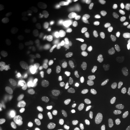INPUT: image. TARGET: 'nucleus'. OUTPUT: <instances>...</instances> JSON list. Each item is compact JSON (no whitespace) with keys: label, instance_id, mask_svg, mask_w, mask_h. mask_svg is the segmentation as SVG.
<instances>
[{"label":"nucleus","instance_id":"11","mask_svg":"<svg viewBox=\"0 0 130 130\" xmlns=\"http://www.w3.org/2000/svg\"><path fill=\"white\" fill-rule=\"evenodd\" d=\"M38 96L41 99H44L48 96V91L44 86H40L38 89Z\"/></svg>","mask_w":130,"mask_h":130},{"label":"nucleus","instance_id":"39","mask_svg":"<svg viewBox=\"0 0 130 130\" xmlns=\"http://www.w3.org/2000/svg\"><path fill=\"white\" fill-rule=\"evenodd\" d=\"M121 14V12L120 10L115 9L112 11L111 14L114 17H117L119 15Z\"/></svg>","mask_w":130,"mask_h":130},{"label":"nucleus","instance_id":"7","mask_svg":"<svg viewBox=\"0 0 130 130\" xmlns=\"http://www.w3.org/2000/svg\"><path fill=\"white\" fill-rule=\"evenodd\" d=\"M1 107L4 111L8 114L13 113L15 110V106L13 103L9 101H5L1 105Z\"/></svg>","mask_w":130,"mask_h":130},{"label":"nucleus","instance_id":"18","mask_svg":"<svg viewBox=\"0 0 130 130\" xmlns=\"http://www.w3.org/2000/svg\"><path fill=\"white\" fill-rule=\"evenodd\" d=\"M44 40L47 42H53L55 41L57 37L55 34L51 33H46L43 36Z\"/></svg>","mask_w":130,"mask_h":130},{"label":"nucleus","instance_id":"24","mask_svg":"<svg viewBox=\"0 0 130 130\" xmlns=\"http://www.w3.org/2000/svg\"><path fill=\"white\" fill-rule=\"evenodd\" d=\"M107 122L105 120H101L99 121L98 126H97V129L98 130H104L107 127Z\"/></svg>","mask_w":130,"mask_h":130},{"label":"nucleus","instance_id":"4","mask_svg":"<svg viewBox=\"0 0 130 130\" xmlns=\"http://www.w3.org/2000/svg\"><path fill=\"white\" fill-rule=\"evenodd\" d=\"M119 72L121 74L123 75L127 74L130 72V63L124 59L121 60L118 65Z\"/></svg>","mask_w":130,"mask_h":130},{"label":"nucleus","instance_id":"8","mask_svg":"<svg viewBox=\"0 0 130 130\" xmlns=\"http://www.w3.org/2000/svg\"><path fill=\"white\" fill-rule=\"evenodd\" d=\"M93 76L95 81L99 83H102L106 79V74L105 71L99 70L95 71L93 73Z\"/></svg>","mask_w":130,"mask_h":130},{"label":"nucleus","instance_id":"27","mask_svg":"<svg viewBox=\"0 0 130 130\" xmlns=\"http://www.w3.org/2000/svg\"><path fill=\"white\" fill-rule=\"evenodd\" d=\"M130 88V85L127 81H125L121 86V89L122 92H126Z\"/></svg>","mask_w":130,"mask_h":130},{"label":"nucleus","instance_id":"5","mask_svg":"<svg viewBox=\"0 0 130 130\" xmlns=\"http://www.w3.org/2000/svg\"><path fill=\"white\" fill-rule=\"evenodd\" d=\"M19 38L15 35H10L6 36L4 40L5 44L8 46L13 47L18 44Z\"/></svg>","mask_w":130,"mask_h":130},{"label":"nucleus","instance_id":"22","mask_svg":"<svg viewBox=\"0 0 130 130\" xmlns=\"http://www.w3.org/2000/svg\"><path fill=\"white\" fill-rule=\"evenodd\" d=\"M54 24L52 23H48L44 25L43 29L44 32L47 33H50L52 32L54 29Z\"/></svg>","mask_w":130,"mask_h":130},{"label":"nucleus","instance_id":"35","mask_svg":"<svg viewBox=\"0 0 130 130\" xmlns=\"http://www.w3.org/2000/svg\"><path fill=\"white\" fill-rule=\"evenodd\" d=\"M11 125L6 123H1L0 125V130H11Z\"/></svg>","mask_w":130,"mask_h":130},{"label":"nucleus","instance_id":"46","mask_svg":"<svg viewBox=\"0 0 130 130\" xmlns=\"http://www.w3.org/2000/svg\"><path fill=\"white\" fill-rule=\"evenodd\" d=\"M85 130H95V129H94V128H93V127H90V126H87L86 128V129H85Z\"/></svg>","mask_w":130,"mask_h":130},{"label":"nucleus","instance_id":"3","mask_svg":"<svg viewBox=\"0 0 130 130\" xmlns=\"http://www.w3.org/2000/svg\"><path fill=\"white\" fill-rule=\"evenodd\" d=\"M85 30L88 32L89 34L91 36H94L98 31V28L96 24L92 21H88L84 25Z\"/></svg>","mask_w":130,"mask_h":130},{"label":"nucleus","instance_id":"41","mask_svg":"<svg viewBox=\"0 0 130 130\" xmlns=\"http://www.w3.org/2000/svg\"><path fill=\"white\" fill-rule=\"evenodd\" d=\"M65 100L67 102L70 103L72 101V98L70 93H66L65 95Z\"/></svg>","mask_w":130,"mask_h":130},{"label":"nucleus","instance_id":"45","mask_svg":"<svg viewBox=\"0 0 130 130\" xmlns=\"http://www.w3.org/2000/svg\"><path fill=\"white\" fill-rule=\"evenodd\" d=\"M124 130H130V123H128L124 128Z\"/></svg>","mask_w":130,"mask_h":130},{"label":"nucleus","instance_id":"21","mask_svg":"<svg viewBox=\"0 0 130 130\" xmlns=\"http://www.w3.org/2000/svg\"><path fill=\"white\" fill-rule=\"evenodd\" d=\"M109 70L110 73L113 75H117L119 73V72H120L118 66L116 64H112L110 66Z\"/></svg>","mask_w":130,"mask_h":130},{"label":"nucleus","instance_id":"29","mask_svg":"<svg viewBox=\"0 0 130 130\" xmlns=\"http://www.w3.org/2000/svg\"><path fill=\"white\" fill-rule=\"evenodd\" d=\"M58 111L60 114H61L63 115H64V116L67 117L72 116L71 113L68 109H60Z\"/></svg>","mask_w":130,"mask_h":130},{"label":"nucleus","instance_id":"49","mask_svg":"<svg viewBox=\"0 0 130 130\" xmlns=\"http://www.w3.org/2000/svg\"><path fill=\"white\" fill-rule=\"evenodd\" d=\"M128 93H129V94H130V88H129V90L128 91Z\"/></svg>","mask_w":130,"mask_h":130},{"label":"nucleus","instance_id":"13","mask_svg":"<svg viewBox=\"0 0 130 130\" xmlns=\"http://www.w3.org/2000/svg\"><path fill=\"white\" fill-rule=\"evenodd\" d=\"M101 93V90L98 88H93L88 93L87 96L91 99H95L100 96Z\"/></svg>","mask_w":130,"mask_h":130},{"label":"nucleus","instance_id":"28","mask_svg":"<svg viewBox=\"0 0 130 130\" xmlns=\"http://www.w3.org/2000/svg\"><path fill=\"white\" fill-rule=\"evenodd\" d=\"M65 42L68 45H71L74 42V39L72 36L70 34H68L65 37Z\"/></svg>","mask_w":130,"mask_h":130},{"label":"nucleus","instance_id":"34","mask_svg":"<svg viewBox=\"0 0 130 130\" xmlns=\"http://www.w3.org/2000/svg\"><path fill=\"white\" fill-rule=\"evenodd\" d=\"M50 89L52 91L55 92V91H57L59 90L60 89V86L58 84H52L50 86Z\"/></svg>","mask_w":130,"mask_h":130},{"label":"nucleus","instance_id":"50","mask_svg":"<svg viewBox=\"0 0 130 130\" xmlns=\"http://www.w3.org/2000/svg\"><path fill=\"white\" fill-rule=\"evenodd\" d=\"M129 80H130V78H129Z\"/></svg>","mask_w":130,"mask_h":130},{"label":"nucleus","instance_id":"37","mask_svg":"<svg viewBox=\"0 0 130 130\" xmlns=\"http://www.w3.org/2000/svg\"><path fill=\"white\" fill-rule=\"evenodd\" d=\"M96 120L94 118L90 119V120H89L88 121V126H90L93 128H94L95 126L96 125Z\"/></svg>","mask_w":130,"mask_h":130},{"label":"nucleus","instance_id":"30","mask_svg":"<svg viewBox=\"0 0 130 130\" xmlns=\"http://www.w3.org/2000/svg\"><path fill=\"white\" fill-rule=\"evenodd\" d=\"M72 114L76 116H80L82 115V112L79 108L73 107L71 110Z\"/></svg>","mask_w":130,"mask_h":130},{"label":"nucleus","instance_id":"9","mask_svg":"<svg viewBox=\"0 0 130 130\" xmlns=\"http://www.w3.org/2000/svg\"><path fill=\"white\" fill-rule=\"evenodd\" d=\"M62 18L65 22L70 26H72L76 23V19L71 14L64 13L62 15Z\"/></svg>","mask_w":130,"mask_h":130},{"label":"nucleus","instance_id":"51","mask_svg":"<svg viewBox=\"0 0 130 130\" xmlns=\"http://www.w3.org/2000/svg\"></svg>","mask_w":130,"mask_h":130},{"label":"nucleus","instance_id":"15","mask_svg":"<svg viewBox=\"0 0 130 130\" xmlns=\"http://www.w3.org/2000/svg\"><path fill=\"white\" fill-rule=\"evenodd\" d=\"M40 130H56L55 127L47 121H43L40 125Z\"/></svg>","mask_w":130,"mask_h":130},{"label":"nucleus","instance_id":"19","mask_svg":"<svg viewBox=\"0 0 130 130\" xmlns=\"http://www.w3.org/2000/svg\"><path fill=\"white\" fill-rule=\"evenodd\" d=\"M9 17V13L6 10L1 8L0 9V21H3Z\"/></svg>","mask_w":130,"mask_h":130},{"label":"nucleus","instance_id":"36","mask_svg":"<svg viewBox=\"0 0 130 130\" xmlns=\"http://www.w3.org/2000/svg\"><path fill=\"white\" fill-rule=\"evenodd\" d=\"M54 25L58 28H61L65 25L64 21L61 20H56L54 22Z\"/></svg>","mask_w":130,"mask_h":130},{"label":"nucleus","instance_id":"1","mask_svg":"<svg viewBox=\"0 0 130 130\" xmlns=\"http://www.w3.org/2000/svg\"><path fill=\"white\" fill-rule=\"evenodd\" d=\"M75 11L77 14L84 18H90L94 14L93 8L87 5L79 4L75 7Z\"/></svg>","mask_w":130,"mask_h":130},{"label":"nucleus","instance_id":"32","mask_svg":"<svg viewBox=\"0 0 130 130\" xmlns=\"http://www.w3.org/2000/svg\"><path fill=\"white\" fill-rule=\"evenodd\" d=\"M118 82V80L117 79H112L108 82L107 84L108 87L110 88H113L117 85Z\"/></svg>","mask_w":130,"mask_h":130},{"label":"nucleus","instance_id":"25","mask_svg":"<svg viewBox=\"0 0 130 130\" xmlns=\"http://www.w3.org/2000/svg\"><path fill=\"white\" fill-rule=\"evenodd\" d=\"M49 63L51 65L54 66H58L61 65V61L60 59L56 58H52L49 61Z\"/></svg>","mask_w":130,"mask_h":130},{"label":"nucleus","instance_id":"47","mask_svg":"<svg viewBox=\"0 0 130 130\" xmlns=\"http://www.w3.org/2000/svg\"><path fill=\"white\" fill-rule=\"evenodd\" d=\"M92 74H93L92 71L90 72L88 74V75H87V78L88 79H90V78L91 77V76H92Z\"/></svg>","mask_w":130,"mask_h":130},{"label":"nucleus","instance_id":"14","mask_svg":"<svg viewBox=\"0 0 130 130\" xmlns=\"http://www.w3.org/2000/svg\"><path fill=\"white\" fill-rule=\"evenodd\" d=\"M36 78L40 80H44L48 77V74L44 70H41L37 71L35 74Z\"/></svg>","mask_w":130,"mask_h":130},{"label":"nucleus","instance_id":"42","mask_svg":"<svg viewBox=\"0 0 130 130\" xmlns=\"http://www.w3.org/2000/svg\"><path fill=\"white\" fill-rule=\"evenodd\" d=\"M107 45L108 44H107V42H103V43L101 44V45L100 46L101 49H106L107 48Z\"/></svg>","mask_w":130,"mask_h":130},{"label":"nucleus","instance_id":"17","mask_svg":"<svg viewBox=\"0 0 130 130\" xmlns=\"http://www.w3.org/2000/svg\"><path fill=\"white\" fill-rule=\"evenodd\" d=\"M71 53L72 55L76 58H80L83 56V52L80 47H73L71 49Z\"/></svg>","mask_w":130,"mask_h":130},{"label":"nucleus","instance_id":"26","mask_svg":"<svg viewBox=\"0 0 130 130\" xmlns=\"http://www.w3.org/2000/svg\"><path fill=\"white\" fill-rule=\"evenodd\" d=\"M122 91L121 89V86H119L117 87L114 92V97L115 98H120L122 95Z\"/></svg>","mask_w":130,"mask_h":130},{"label":"nucleus","instance_id":"16","mask_svg":"<svg viewBox=\"0 0 130 130\" xmlns=\"http://www.w3.org/2000/svg\"><path fill=\"white\" fill-rule=\"evenodd\" d=\"M114 93V90L112 89H109L108 91H107L106 93H105L102 95V96L100 98L99 100V103L101 105H104L107 99V98L110 96L111 94H112Z\"/></svg>","mask_w":130,"mask_h":130},{"label":"nucleus","instance_id":"12","mask_svg":"<svg viewBox=\"0 0 130 130\" xmlns=\"http://www.w3.org/2000/svg\"><path fill=\"white\" fill-rule=\"evenodd\" d=\"M98 51V46L95 44H91L88 47L87 54L90 57H93L96 56Z\"/></svg>","mask_w":130,"mask_h":130},{"label":"nucleus","instance_id":"48","mask_svg":"<svg viewBox=\"0 0 130 130\" xmlns=\"http://www.w3.org/2000/svg\"><path fill=\"white\" fill-rule=\"evenodd\" d=\"M126 49L128 50V51L130 53V42L127 44V46H126Z\"/></svg>","mask_w":130,"mask_h":130},{"label":"nucleus","instance_id":"23","mask_svg":"<svg viewBox=\"0 0 130 130\" xmlns=\"http://www.w3.org/2000/svg\"><path fill=\"white\" fill-rule=\"evenodd\" d=\"M24 27V26L23 24H20L14 26V27L12 28L11 31H12V32L14 34L18 33L23 30Z\"/></svg>","mask_w":130,"mask_h":130},{"label":"nucleus","instance_id":"44","mask_svg":"<svg viewBox=\"0 0 130 130\" xmlns=\"http://www.w3.org/2000/svg\"><path fill=\"white\" fill-rule=\"evenodd\" d=\"M95 61H96V62H101V61H102V58H101V56H98V57H97L96 58Z\"/></svg>","mask_w":130,"mask_h":130},{"label":"nucleus","instance_id":"52","mask_svg":"<svg viewBox=\"0 0 130 130\" xmlns=\"http://www.w3.org/2000/svg\"></svg>","mask_w":130,"mask_h":130},{"label":"nucleus","instance_id":"6","mask_svg":"<svg viewBox=\"0 0 130 130\" xmlns=\"http://www.w3.org/2000/svg\"><path fill=\"white\" fill-rule=\"evenodd\" d=\"M66 66L67 70L72 74L75 73L78 70V65L76 60L74 59H69L67 61Z\"/></svg>","mask_w":130,"mask_h":130},{"label":"nucleus","instance_id":"10","mask_svg":"<svg viewBox=\"0 0 130 130\" xmlns=\"http://www.w3.org/2000/svg\"><path fill=\"white\" fill-rule=\"evenodd\" d=\"M11 84L13 88L16 91H20L23 87V84L20 79L18 78H14L12 79Z\"/></svg>","mask_w":130,"mask_h":130},{"label":"nucleus","instance_id":"2","mask_svg":"<svg viewBox=\"0 0 130 130\" xmlns=\"http://www.w3.org/2000/svg\"><path fill=\"white\" fill-rule=\"evenodd\" d=\"M37 58L32 55L27 54L24 56L22 59V64L26 68H29L35 64Z\"/></svg>","mask_w":130,"mask_h":130},{"label":"nucleus","instance_id":"20","mask_svg":"<svg viewBox=\"0 0 130 130\" xmlns=\"http://www.w3.org/2000/svg\"><path fill=\"white\" fill-rule=\"evenodd\" d=\"M119 10L121 11H130V4L129 3H122L119 5Z\"/></svg>","mask_w":130,"mask_h":130},{"label":"nucleus","instance_id":"33","mask_svg":"<svg viewBox=\"0 0 130 130\" xmlns=\"http://www.w3.org/2000/svg\"><path fill=\"white\" fill-rule=\"evenodd\" d=\"M87 70V67H86L85 66L83 65L80 67V69L79 70V72H78V74L80 76H83L85 72H86Z\"/></svg>","mask_w":130,"mask_h":130},{"label":"nucleus","instance_id":"43","mask_svg":"<svg viewBox=\"0 0 130 130\" xmlns=\"http://www.w3.org/2000/svg\"><path fill=\"white\" fill-rule=\"evenodd\" d=\"M68 130H79V129L77 126H72L69 128Z\"/></svg>","mask_w":130,"mask_h":130},{"label":"nucleus","instance_id":"38","mask_svg":"<svg viewBox=\"0 0 130 130\" xmlns=\"http://www.w3.org/2000/svg\"><path fill=\"white\" fill-rule=\"evenodd\" d=\"M58 84H59V85L60 86V89L64 90H66L67 88V85L66 83L65 82H64V81H63V80L59 81V83H58Z\"/></svg>","mask_w":130,"mask_h":130},{"label":"nucleus","instance_id":"31","mask_svg":"<svg viewBox=\"0 0 130 130\" xmlns=\"http://www.w3.org/2000/svg\"><path fill=\"white\" fill-rule=\"evenodd\" d=\"M127 42L125 40H121L120 41L118 42L117 44V46L118 47L119 49H124V48H126V46H127Z\"/></svg>","mask_w":130,"mask_h":130},{"label":"nucleus","instance_id":"40","mask_svg":"<svg viewBox=\"0 0 130 130\" xmlns=\"http://www.w3.org/2000/svg\"><path fill=\"white\" fill-rule=\"evenodd\" d=\"M79 80L77 79H74L70 82V85L72 87H76L79 85Z\"/></svg>","mask_w":130,"mask_h":130}]
</instances>
